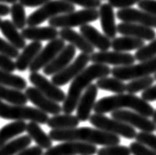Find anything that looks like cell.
Instances as JSON below:
<instances>
[{"label": "cell", "instance_id": "1", "mask_svg": "<svg viewBox=\"0 0 156 155\" xmlns=\"http://www.w3.org/2000/svg\"><path fill=\"white\" fill-rule=\"evenodd\" d=\"M112 74V70L108 65L102 64H93V65L86 68L81 74L77 76L73 81L68 90L66 100L63 103V111L64 113L72 114L78 107V104L83 92L92 85V82L98 80L101 78L108 77Z\"/></svg>", "mask_w": 156, "mask_h": 155}, {"label": "cell", "instance_id": "2", "mask_svg": "<svg viewBox=\"0 0 156 155\" xmlns=\"http://www.w3.org/2000/svg\"><path fill=\"white\" fill-rule=\"evenodd\" d=\"M49 135L52 140L55 141H79L104 146L116 145L120 143L119 135L87 126L70 129H52L49 132Z\"/></svg>", "mask_w": 156, "mask_h": 155}, {"label": "cell", "instance_id": "3", "mask_svg": "<svg viewBox=\"0 0 156 155\" xmlns=\"http://www.w3.org/2000/svg\"><path fill=\"white\" fill-rule=\"evenodd\" d=\"M129 108L138 112L146 118H150L153 115L154 109L152 105L131 93H119L115 96H109L101 97L97 101L94 107L96 113L105 114L106 112H112L117 109Z\"/></svg>", "mask_w": 156, "mask_h": 155}, {"label": "cell", "instance_id": "4", "mask_svg": "<svg viewBox=\"0 0 156 155\" xmlns=\"http://www.w3.org/2000/svg\"><path fill=\"white\" fill-rule=\"evenodd\" d=\"M0 118L11 120H30L39 124H47L49 116L37 107L28 105L5 104L0 100Z\"/></svg>", "mask_w": 156, "mask_h": 155}, {"label": "cell", "instance_id": "5", "mask_svg": "<svg viewBox=\"0 0 156 155\" xmlns=\"http://www.w3.org/2000/svg\"><path fill=\"white\" fill-rule=\"evenodd\" d=\"M75 9V5L64 0H51L29 15L27 18V25L29 27L38 26L58 15L74 12Z\"/></svg>", "mask_w": 156, "mask_h": 155}, {"label": "cell", "instance_id": "6", "mask_svg": "<svg viewBox=\"0 0 156 155\" xmlns=\"http://www.w3.org/2000/svg\"><path fill=\"white\" fill-rule=\"evenodd\" d=\"M100 18L97 9H83L80 11L58 15L49 20V26L54 28H74L92 23Z\"/></svg>", "mask_w": 156, "mask_h": 155}, {"label": "cell", "instance_id": "7", "mask_svg": "<svg viewBox=\"0 0 156 155\" xmlns=\"http://www.w3.org/2000/svg\"><path fill=\"white\" fill-rule=\"evenodd\" d=\"M90 122L96 126L98 129L104 130L109 133L119 135V136H122L127 139H133L136 137L135 128L130 126L129 124L119 122L115 118H109L108 116L104 114H100V113H94V114L90 115Z\"/></svg>", "mask_w": 156, "mask_h": 155}, {"label": "cell", "instance_id": "8", "mask_svg": "<svg viewBox=\"0 0 156 155\" xmlns=\"http://www.w3.org/2000/svg\"><path fill=\"white\" fill-rule=\"evenodd\" d=\"M156 73V57L136 65L115 67L112 70V77L120 81H132Z\"/></svg>", "mask_w": 156, "mask_h": 155}, {"label": "cell", "instance_id": "9", "mask_svg": "<svg viewBox=\"0 0 156 155\" xmlns=\"http://www.w3.org/2000/svg\"><path fill=\"white\" fill-rule=\"evenodd\" d=\"M90 61V56L82 53L69 66H67L64 70L59 72V73L52 76L51 82L58 86L67 85L68 83L73 81L77 76H79L86 69V67Z\"/></svg>", "mask_w": 156, "mask_h": 155}, {"label": "cell", "instance_id": "10", "mask_svg": "<svg viewBox=\"0 0 156 155\" xmlns=\"http://www.w3.org/2000/svg\"><path fill=\"white\" fill-rule=\"evenodd\" d=\"M112 118L127 123L130 126L137 128L143 132L153 133V131L156 130V123H154L153 120L148 119V118L138 112L125 111V109H117L112 112Z\"/></svg>", "mask_w": 156, "mask_h": 155}, {"label": "cell", "instance_id": "11", "mask_svg": "<svg viewBox=\"0 0 156 155\" xmlns=\"http://www.w3.org/2000/svg\"><path fill=\"white\" fill-rule=\"evenodd\" d=\"M65 46H66L65 41L61 38L49 41V43L42 49L33 63L30 65V72L34 73V72H38L41 69H44L58 56V54L65 48Z\"/></svg>", "mask_w": 156, "mask_h": 155}, {"label": "cell", "instance_id": "12", "mask_svg": "<svg viewBox=\"0 0 156 155\" xmlns=\"http://www.w3.org/2000/svg\"><path fill=\"white\" fill-rule=\"evenodd\" d=\"M98 149L96 145L79 141H65L62 144L47 149L43 155H94Z\"/></svg>", "mask_w": 156, "mask_h": 155}, {"label": "cell", "instance_id": "13", "mask_svg": "<svg viewBox=\"0 0 156 155\" xmlns=\"http://www.w3.org/2000/svg\"><path fill=\"white\" fill-rule=\"evenodd\" d=\"M136 61L134 55L125 52L117 51H100L90 55V62L94 64H102V65H113L115 67H122L133 65Z\"/></svg>", "mask_w": 156, "mask_h": 155}, {"label": "cell", "instance_id": "14", "mask_svg": "<svg viewBox=\"0 0 156 155\" xmlns=\"http://www.w3.org/2000/svg\"><path fill=\"white\" fill-rule=\"evenodd\" d=\"M29 81L42 93H44L45 96L56 103H64V100H66L67 94H65L64 90H62L58 86L53 84L52 82H50L38 72H34V73L30 74Z\"/></svg>", "mask_w": 156, "mask_h": 155}, {"label": "cell", "instance_id": "15", "mask_svg": "<svg viewBox=\"0 0 156 155\" xmlns=\"http://www.w3.org/2000/svg\"><path fill=\"white\" fill-rule=\"evenodd\" d=\"M26 96L28 97V100L35 105L40 111L46 112L47 114L57 115L60 114L63 111L62 107L59 104V103H56L53 100L49 99L48 97L42 93L35 86H29L25 90Z\"/></svg>", "mask_w": 156, "mask_h": 155}, {"label": "cell", "instance_id": "16", "mask_svg": "<svg viewBox=\"0 0 156 155\" xmlns=\"http://www.w3.org/2000/svg\"><path fill=\"white\" fill-rule=\"evenodd\" d=\"M116 17L121 22L127 23H136L140 25L147 26L150 28H156V16L150 15L142 10L134 8L119 9L116 12Z\"/></svg>", "mask_w": 156, "mask_h": 155}, {"label": "cell", "instance_id": "17", "mask_svg": "<svg viewBox=\"0 0 156 155\" xmlns=\"http://www.w3.org/2000/svg\"><path fill=\"white\" fill-rule=\"evenodd\" d=\"M98 90V86L96 84H92L89 86V88L83 92V96L81 97V100L77 107V116L80 122L90 120V112L97 104Z\"/></svg>", "mask_w": 156, "mask_h": 155}, {"label": "cell", "instance_id": "18", "mask_svg": "<svg viewBox=\"0 0 156 155\" xmlns=\"http://www.w3.org/2000/svg\"><path fill=\"white\" fill-rule=\"evenodd\" d=\"M76 49L77 48L71 44L66 45L63 50L58 54V56L44 68V74L47 76H54L55 74L64 70L67 66H69L76 55Z\"/></svg>", "mask_w": 156, "mask_h": 155}, {"label": "cell", "instance_id": "19", "mask_svg": "<svg viewBox=\"0 0 156 155\" xmlns=\"http://www.w3.org/2000/svg\"><path fill=\"white\" fill-rule=\"evenodd\" d=\"M117 32L122 36L138 38L143 41H152L156 38V32L153 28L136 23L121 22L117 25Z\"/></svg>", "mask_w": 156, "mask_h": 155}, {"label": "cell", "instance_id": "20", "mask_svg": "<svg viewBox=\"0 0 156 155\" xmlns=\"http://www.w3.org/2000/svg\"><path fill=\"white\" fill-rule=\"evenodd\" d=\"M80 33L89 41L90 45L100 51H108L112 48V41L105 34H101L98 29L90 24H86L80 27Z\"/></svg>", "mask_w": 156, "mask_h": 155}, {"label": "cell", "instance_id": "21", "mask_svg": "<svg viewBox=\"0 0 156 155\" xmlns=\"http://www.w3.org/2000/svg\"><path fill=\"white\" fill-rule=\"evenodd\" d=\"M59 36L61 39L64 41H67L71 45H73L77 49L83 54L92 55L94 53V47L89 43L85 37L81 33H78L72 28H63L59 32Z\"/></svg>", "mask_w": 156, "mask_h": 155}, {"label": "cell", "instance_id": "22", "mask_svg": "<svg viewBox=\"0 0 156 155\" xmlns=\"http://www.w3.org/2000/svg\"><path fill=\"white\" fill-rule=\"evenodd\" d=\"M101 26L105 35L109 39H115L117 33V25L115 24V16L113 7L109 3H104L100 6Z\"/></svg>", "mask_w": 156, "mask_h": 155}, {"label": "cell", "instance_id": "23", "mask_svg": "<svg viewBox=\"0 0 156 155\" xmlns=\"http://www.w3.org/2000/svg\"><path fill=\"white\" fill-rule=\"evenodd\" d=\"M22 36L26 40H31L32 42H42V41H52L57 39L59 36V31L57 28L48 26V27H28L22 30Z\"/></svg>", "mask_w": 156, "mask_h": 155}, {"label": "cell", "instance_id": "24", "mask_svg": "<svg viewBox=\"0 0 156 155\" xmlns=\"http://www.w3.org/2000/svg\"><path fill=\"white\" fill-rule=\"evenodd\" d=\"M42 49H43V46H42L41 42H32L28 44L23 49V52L16 59V62H15L16 70L19 72H25L29 69L30 65L33 63Z\"/></svg>", "mask_w": 156, "mask_h": 155}, {"label": "cell", "instance_id": "25", "mask_svg": "<svg viewBox=\"0 0 156 155\" xmlns=\"http://www.w3.org/2000/svg\"><path fill=\"white\" fill-rule=\"evenodd\" d=\"M0 30H1L2 35L6 38L7 41L18 50L24 49L27 46L26 45V39L18 31V28L14 25L12 21L3 20Z\"/></svg>", "mask_w": 156, "mask_h": 155}, {"label": "cell", "instance_id": "26", "mask_svg": "<svg viewBox=\"0 0 156 155\" xmlns=\"http://www.w3.org/2000/svg\"><path fill=\"white\" fill-rule=\"evenodd\" d=\"M27 133L31 139L37 143L38 146H40L42 149H49L53 147L52 139L50 135H48L46 132L41 128L40 124L34 122H30L27 123Z\"/></svg>", "mask_w": 156, "mask_h": 155}, {"label": "cell", "instance_id": "27", "mask_svg": "<svg viewBox=\"0 0 156 155\" xmlns=\"http://www.w3.org/2000/svg\"><path fill=\"white\" fill-rule=\"evenodd\" d=\"M26 129H27V123H25L24 120H15L0 128V147L9 142L10 139L23 133Z\"/></svg>", "mask_w": 156, "mask_h": 155}, {"label": "cell", "instance_id": "28", "mask_svg": "<svg viewBox=\"0 0 156 155\" xmlns=\"http://www.w3.org/2000/svg\"><path fill=\"white\" fill-rule=\"evenodd\" d=\"M80 119L77 115L64 113V114L53 115L49 118L47 125L52 129H70L75 128L79 125Z\"/></svg>", "mask_w": 156, "mask_h": 155}, {"label": "cell", "instance_id": "29", "mask_svg": "<svg viewBox=\"0 0 156 155\" xmlns=\"http://www.w3.org/2000/svg\"><path fill=\"white\" fill-rule=\"evenodd\" d=\"M144 46V41L141 39L129 36L115 37L112 41V48L113 51L117 52H128L138 50Z\"/></svg>", "mask_w": 156, "mask_h": 155}, {"label": "cell", "instance_id": "30", "mask_svg": "<svg viewBox=\"0 0 156 155\" xmlns=\"http://www.w3.org/2000/svg\"><path fill=\"white\" fill-rule=\"evenodd\" d=\"M0 100H5L10 104L26 105L28 97L22 90L0 85Z\"/></svg>", "mask_w": 156, "mask_h": 155}, {"label": "cell", "instance_id": "31", "mask_svg": "<svg viewBox=\"0 0 156 155\" xmlns=\"http://www.w3.org/2000/svg\"><path fill=\"white\" fill-rule=\"evenodd\" d=\"M32 139L29 135H23L13 140H10L0 147V155H16L24 149L28 148L31 144Z\"/></svg>", "mask_w": 156, "mask_h": 155}, {"label": "cell", "instance_id": "32", "mask_svg": "<svg viewBox=\"0 0 156 155\" xmlns=\"http://www.w3.org/2000/svg\"><path fill=\"white\" fill-rule=\"evenodd\" d=\"M0 85L13 88L19 90L27 89V82L21 76L14 75L10 72H6L0 69Z\"/></svg>", "mask_w": 156, "mask_h": 155}, {"label": "cell", "instance_id": "33", "mask_svg": "<svg viewBox=\"0 0 156 155\" xmlns=\"http://www.w3.org/2000/svg\"><path fill=\"white\" fill-rule=\"evenodd\" d=\"M98 88L104 90H108V92L115 93L116 94L119 93H124L126 92V85L124 84L123 81H120L119 79L115 77L108 78V77H104L97 80Z\"/></svg>", "mask_w": 156, "mask_h": 155}, {"label": "cell", "instance_id": "34", "mask_svg": "<svg viewBox=\"0 0 156 155\" xmlns=\"http://www.w3.org/2000/svg\"><path fill=\"white\" fill-rule=\"evenodd\" d=\"M10 14L14 25L18 29H25V26L27 25V16L24 6L19 2L14 3L10 7Z\"/></svg>", "mask_w": 156, "mask_h": 155}, {"label": "cell", "instance_id": "35", "mask_svg": "<svg viewBox=\"0 0 156 155\" xmlns=\"http://www.w3.org/2000/svg\"><path fill=\"white\" fill-rule=\"evenodd\" d=\"M154 81V77H151V76L135 79V80L130 81L126 85V92L127 93L134 94L138 92H141V90H145L153 85Z\"/></svg>", "mask_w": 156, "mask_h": 155}, {"label": "cell", "instance_id": "36", "mask_svg": "<svg viewBox=\"0 0 156 155\" xmlns=\"http://www.w3.org/2000/svg\"><path fill=\"white\" fill-rule=\"evenodd\" d=\"M135 60L139 62H144L156 57V38L152 40L149 44L144 45L143 47L138 49L134 54Z\"/></svg>", "mask_w": 156, "mask_h": 155}, {"label": "cell", "instance_id": "37", "mask_svg": "<svg viewBox=\"0 0 156 155\" xmlns=\"http://www.w3.org/2000/svg\"><path fill=\"white\" fill-rule=\"evenodd\" d=\"M98 155H131L130 148L125 145H109L98 149Z\"/></svg>", "mask_w": 156, "mask_h": 155}, {"label": "cell", "instance_id": "38", "mask_svg": "<svg viewBox=\"0 0 156 155\" xmlns=\"http://www.w3.org/2000/svg\"><path fill=\"white\" fill-rule=\"evenodd\" d=\"M136 141H138L142 144L150 147L151 149L156 151V135H154L151 132H138L136 134Z\"/></svg>", "mask_w": 156, "mask_h": 155}, {"label": "cell", "instance_id": "39", "mask_svg": "<svg viewBox=\"0 0 156 155\" xmlns=\"http://www.w3.org/2000/svg\"><path fill=\"white\" fill-rule=\"evenodd\" d=\"M129 148L132 155H156V151L138 141L131 142Z\"/></svg>", "mask_w": 156, "mask_h": 155}, {"label": "cell", "instance_id": "40", "mask_svg": "<svg viewBox=\"0 0 156 155\" xmlns=\"http://www.w3.org/2000/svg\"><path fill=\"white\" fill-rule=\"evenodd\" d=\"M0 54L8 56L11 59H17L18 56L20 55L18 49H16L8 41L2 39V38H0Z\"/></svg>", "mask_w": 156, "mask_h": 155}, {"label": "cell", "instance_id": "41", "mask_svg": "<svg viewBox=\"0 0 156 155\" xmlns=\"http://www.w3.org/2000/svg\"><path fill=\"white\" fill-rule=\"evenodd\" d=\"M73 5H79L85 9H97L101 5V0H64Z\"/></svg>", "mask_w": 156, "mask_h": 155}, {"label": "cell", "instance_id": "42", "mask_svg": "<svg viewBox=\"0 0 156 155\" xmlns=\"http://www.w3.org/2000/svg\"><path fill=\"white\" fill-rule=\"evenodd\" d=\"M137 5L140 10L156 16V0H140Z\"/></svg>", "mask_w": 156, "mask_h": 155}, {"label": "cell", "instance_id": "43", "mask_svg": "<svg viewBox=\"0 0 156 155\" xmlns=\"http://www.w3.org/2000/svg\"><path fill=\"white\" fill-rule=\"evenodd\" d=\"M0 69L12 73L16 70V64L13 62V60L10 57L0 54Z\"/></svg>", "mask_w": 156, "mask_h": 155}, {"label": "cell", "instance_id": "44", "mask_svg": "<svg viewBox=\"0 0 156 155\" xmlns=\"http://www.w3.org/2000/svg\"><path fill=\"white\" fill-rule=\"evenodd\" d=\"M140 0H108V3L113 8L125 9L130 8L131 6L137 4Z\"/></svg>", "mask_w": 156, "mask_h": 155}, {"label": "cell", "instance_id": "45", "mask_svg": "<svg viewBox=\"0 0 156 155\" xmlns=\"http://www.w3.org/2000/svg\"><path fill=\"white\" fill-rule=\"evenodd\" d=\"M141 99L147 101V103H149V101H155L156 100V85L151 86L150 88L143 90L141 94Z\"/></svg>", "mask_w": 156, "mask_h": 155}, {"label": "cell", "instance_id": "46", "mask_svg": "<svg viewBox=\"0 0 156 155\" xmlns=\"http://www.w3.org/2000/svg\"><path fill=\"white\" fill-rule=\"evenodd\" d=\"M51 0H19V3H21L24 7H38L43 6Z\"/></svg>", "mask_w": 156, "mask_h": 155}, {"label": "cell", "instance_id": "47", "mask_svg": "<svg viewBox=\"0 0 156 155\" xmlns=\"http://www.w3.org/2000/svg\"><path fill=\"white\" fill-rule=\"evenodd\" d=\"M43 149L40 146H33V147H28V148L24 149L23 151L19 152L16 155H43Z\"/></svg>", "mask_w": 156, "mask_h": 155}, {"label": "cell", "instance_id": "48", "mask_svg": "<svg viewBox=\"0 0 156 155\" xmlns=\"http://www.w3.org/2000/svg\"><path fill=\"white\" fill-rule=\"evenodd\" d=\"M10 8L9 6L5 4V3H0V17H4L9 15Z\"/></svg>", "mask_w": 156, "mask_h": 155}, {"label": "cell", "instance_id": "49", "mask_svg": "<svg viewBox=\"0 0 156 155\" xmlns=\"http://www.w3.org/2000/svg\"><path fill=\"white\" fill-rule=\"evenodd\" d=\"M17 1H19V0H0V3H5V4L10 3V4H14V3H16Z\"/></svg>", "mask_w": 156, "mask_h": 155}, {"label": "cell", "instance_id": "50", "mask_svg": "<svg viewBox=\"0 0 156 155\" xmlns=\"http://www.w3.org/2000/svg\"><path fill=\"white\" fill-rule=\"evenodd\" d=\"M152 120H153V122H154V123H156V109L154 111L153 115H152Z\"/></svg>", "mask_w": 156, "mask_h": 155}, {"label": "cell", "instance_id": "51", "mask_svg": "<svg viewBox=\"0 0 156 155\" xmlns=\"http://www.w3.org/2000/svg\"><path fill=\"white\" fill-rule=\"evenodd\" d=\"M1 24H2V20H1V17H0V27H1Z\"/></svg>", "mask_w": 156, "mask_h": 155}, {"label": "cell", "instance_id": "52", "mask_svg": "<svg viewBox=\"0 0 156 155\" xmlns=\"http://www.w3.org/2000/svg\"><path fill=\"white\" fill-rule=\"evenodd\" d=\"M154 79H155V80H156V73L154 74Z\"/></svg>", "mask_w": 156, "mask_h": 155}]
</instances>
